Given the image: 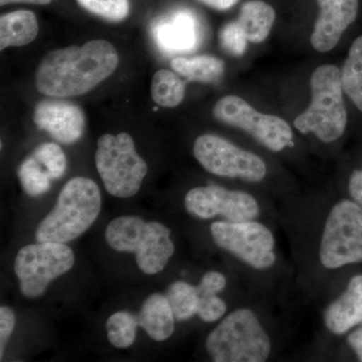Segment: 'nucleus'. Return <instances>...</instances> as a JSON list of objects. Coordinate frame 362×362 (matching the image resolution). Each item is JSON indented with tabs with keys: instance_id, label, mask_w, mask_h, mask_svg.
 <instances>
[{
	"instance_id": "1",
	"label": "nucleus",
	"mask_w": 362,
	"mask_h": 362,
	"mask_svg": "<svg viewBox=\"0 0 362 362\" xmlns=\"http://www.w3.org/2000/svg\"><path fill=\"white\" fill-rule=\"evenodd\" d=\"M118 65V52L110 42L90 40L45 54L35 71V86L47 97H78L110 77Z\"/></svg>"
},
{
	"instance_id": "2",
	"label": "nucleus",
	"mask_w": 362,
	"mask_h": 362,
	"mask_svg": "<svg viewBox=\"0 0 362 362\" xmlns=\"http://www.w3.org/2000/svg\"><path fill=\"white\" fill-rule=\"evenodd\" d=\"M102 197L95 181L74 177L59 192L54 209L35 230L37 243H66L89 230L101 211Z\"/></svg>"
},
{
	"instance_id": "3",
	"label": "nucleus",
	"mask_w": 362,
	"mask_h": 362,
	"mask_svg": "<svg viewBox=\"0 0 362 362\" xmlns=\"http://www.w3.org/2000/svg\"><path fill=\"white\" fill-rule=\"evenodd\" d=\"M171 230L158 221H145L139 216H119L107 226V244L117 252H134L138 268L156 275L165 268L175 254Z\"/></svg>"
},
{
	"instance_id": "4",
	"label": "nucleus",
	"mask_w": 362,
	"mask_h": 362,
	"mask_svg": "<svg viewBox=\"0 0 362 362\" xmlns=\"http://www.w3.org/2000/svg\"><path fill=\"white\" fill-rule=\"evenodd\" d=\"M310 87V106L295 119V127L303 134L313 133L322 142L337 141L347 124L341 71L334 65L318 66L312 74Z\"/></svg>"
},
{
	"instance_id": "5",
	"label": "nucleus",
	"mask_w": 362,
	"mask_h": 362,
	"mask_svg": "<svg viewBox=\"0 0 362 362\" xmlns=\"http://www.w3.org/2000/svg\"><path fill=\"white\" fill-rule=\"evenodd\" d=\"M207 352L216 362H263L271 354V340L250 309H238L209 335Z\"/></svg>"
},
{
	"instance_id": "6",
	"label": "nucleus",
	"mask_w": 362,
	"mask_h": 362,
	"mask_svg": "<svg viewBox=\"0 0 362 362\" xmlns=\"http://www.w3.org/2000/svg\"><path fill=\"white\" fill-rule=\"evenodd\" d=\"M95 163L107 192L128 199L139 192L148 168L128 133L104 134L98 140Z\"/></svg>"
},
{
	"instance_id": "7",
	"label": "nucleus",
	"mask_w": 362,
	"mask_h": 362,
	"mask_svg": "<svg viewBox=\"0 0 362 362\" xmlns=\"http://www.w3.org/2000/svg\"><path fill=\"white\" fill-rule=\"evenodd\" d=\"M321 264L338 269L362 262V206L342 201L332 207L319 250Z\"/></svg>"
},
{
	"instance_id": "8",
	"label": "nucleus",
	"mask_w": 362,
	"mask_h": 362,
	"mask_svg": "<svg viewBox=\"0 0 362 362\" xmlns=\"http://www.w3.org/2000/svg\"><path fill=\"white\" fill-rule=\"evenodd\" d=\"M75 255L64 243H37L20 250L14 261V273L20 291L26 298H37L54 279L73 268Z\"/></svg>"
},
{
	"instance_id": "9",
	"label": "nucleus",
	"mask_w": 362,
	"mask_h": 362,
	"mask_svg": "<svg viewBox=\"0 0 362 362\" xmlns=\"http://www.w3.org/2000/svg\"><path fill=\"white\" fill-rule=\"evenodd\" d=\"M214 242L244 263L265 270L275 264V239L265 225L257 221H216L211 226Z\"/></svg>"
},
{
	"instance_id": "10",
	"label": "nucleus",
	"mask_w": 362,
	"mask_h": 362,
	"mask_svg": "<svg viewBox=\"0 0 362 362\" xmlns=\"http://www.w3.org/2000/svg\"><path fill=\"white\" fill-rule=\"evenodd\" d=\"M213 114L220 122L246 131L272 151H281L292 141L289 124L280 117L259 113L240 97L221 98Z\"/></svg>"
},
{
	"instance_id": "11",
	"label": "nucleus",
	"mask_w": 362,
	"mask_h": 362,
	"mask_svg": "<svg viewBox=\"0 0 362 362\" xmlns=\"http://www.w3.org/2000/svg\"><path fill=\"white\" fill-rule=\"evenodd\" d=\"M194 154L202 168L214 175L259 182L267 175L265 162L256 154L213 134L199 136Z\"/></svg>"
},
{
	"instance_id": "12",
	"label": "nucleus",
	"mask_w": 362,
	"mask_h": 362,
	"mask_svg": "<svg viewBox=\"0 0 362 362\" xmlns=\"http://www.w3.org/2000/svg\"><path fill=\"white\" fill-rule=\"evenodd\" d=\"M188 213L202 220L223 216L228 221H252L258 216V202L251 194L218 185L195 187L185 195Z\"/></svg>"
},
{
	"instance_id": "13",
	"label": "nucleus",
	"mask_w": 362,
	"mask_h": 362,
	"mask_svg": "<svg viewBox=\"0 0 362 362\" xmlns=\"http://www.w3.org/2000/svg\"><path fill=\"white\" fill-rule=\"evenodd\" d=\"M33 121L40 129L64 144L77 142L86 127L84 112L64 100H45L35 106Z\"/></svg>"
},
{
	"instance_id": "14",
	"label": "nucleus",
	"mask_w": 362,
	"mask_h": 362,
	"mask_svg": "<svg viewBox=\"0 0 362 362\" xmlns=\"http://www.w3.org/2000/svg\"><path fill=\"white\" fill-rule=\"evenodd\" d=\"M319 11L311 45L317 52H329L341 39L343 33L356 20L358 0H317Z\"/></svg>"
},
{
	"instance_id": "15",
	"label": "nucleus",
	"mask_w": 362,
	"mask_h": 362,
	"mask_svg": "<svg viewBox=\"0 0 362 362\" xmlns=\"http://www.w3.org/2000/svg\"><path fill=\"white\" fill-rule=\"evenodd\" d=\"M151 33L157 47L168 54L194 52L202 40L199 21L188 11L159 18L152 25Z\"/></svg>"
},
{
	"instance_id": "16",
	"label": "nucleus",
	"mask_w": 362,
	"mask_h": 362,
	"mask_svg": "<svg viewBox=\"0 0 362 362\" xmlns=\"http://www.w3.org/2000/svg\"><path fill=\"white\" fill-rule=\"evenodd\" d=\"M326 327L341 335L362 323V276L350 280L346 290L328 307L324 315Z\"/></svg>"
},
{
	"instance_id": "17",
	"label": "nucleus",
	"mask_w": 362,
	"mask_h": 362,
	"mask_svg": "<svg viewBox=\"0 0 362 362\" xmlns=\"http://www.w3.org/2000/svg\"><path fill=\"white\" fill-rule=\"evenodd\" d=\"M136 318L139 327L156 341H164L175 332V315L164 295L156 293L147 298Z\"/></svg>"
},
{
	"instance_id": "18",
	"label": "nucleus",
	"mask_w": 362,
	"mask_h": 362,
	"mask_svg": "<svg viewBox=\"0 0 362 362\" xmlns=\"http://www.w3.org/2000/svg\"><path fill=\"white\" fill-rule=\"evenodd\" d=\"M39 35V23L33 11H11L0 18V49L30 45Z\"/></svg>"
},
{
	"instance_id": "19",
	"label": "nucleus",
	"mask_w": 362,
	"mask_h": 362,
	"mask_svg": "<svg viewBox=\"0 0 362 362\" xmlns=\"http://www.w3.org/2000/svg\"><path fill=\"white\" fill-rule=\"evenodd\" d=\"M273 7L262 0H250L240 8L239 23L246 35L247 42L259 44L268 37L275 21Z\"/></svg>"
},
{
	"instance_id": "20",
	"label": "nucleus",
	"mask_w": 362,
	"mask_h": 362,
	"mask_svg": "<svg viewBox=\"0 0 362 362\" xmlns=\"http://www.w3.org/2000/svg\"><path fill=\"white\" fill-rule=\"evenodd\" d=\"M171 66L182 77L204 83L218 81L225 70L223 62L211 56L175 58L171 61Z\"/></svg>"
},
{
	"instance_id": "21",
	"label": "nucleus",
	"mask_w": 362,
	"mask_h": 362,
	"mask_svg": "<svg viewBox=\"0 0 362 362\" xmlns=\"http://www.w3.org/2000/svg\"><path fill=\"white\" fill-rule=\"evenodd\" d=\"M341 80L345 94L362 112V35L350 47L341 70Z\"/></svg>"
},
{
	"instance_id": "22",
	"label": "nucleus",
	"mask_w": 362,
	"mask_h": 362,
	"mask_svg": "<svg viewBox=\"0 0 362 362\" xmlns=\"http://www.w3.org/2000/svg\"><path fill=\"white\" fill-rule=\"evenodd\" d=\"M185 85L175 73L165 69L157 71L151 81V97L164 108H175L183 101Z\"/></svg>"
},
{
	"instance_id": "23",
	"label": "nucleus",
	"mask_w": 362,
	"mask_h": 362,
	"mask_svg": "<svg viewBox=\"0 0 362 362\" xmlns=\"http://www.w3.org/2000/svg\"><path fill=\"white\" fill-rule=\"evenodd\" d=\"M173 309L175 320L185 321L192 318L199 310V292L194 286L185 282H175L165 294Z\"/></svg>"
},
{
	"instance_id": "24",
	"label": "nucleus",
	"mask_w": 362,
	"mask_h": 362,
	"mask_svg": "<svg viewBox=\"0 0 362 362\" xmlns=\"http://www.w3.org/2000/svg\"><path fill=\"white\" fill-rule=\"evenodd\" d=\"M137 327L139 325L136 315L127 311L116 312L106 323L109 342L116 349H128L135 341Z\"/></svg>"
},
{
	"instance_id": "25",
	"label": "nucleus",
	"mask_w": 362,
	"mask_h": 362,
	"mask_svg": "<svg viewBox=\"0 0 362 362\" xmlns=\"http://www.w3.org/2000/svg\"><path fill=\"white\" fill-rule=\"evenodd\" d=\"M18 173L21 187L30 197H40L51 188V176L33 156L23 161Z\"/></svg>"
},
{
	"instance_id": "26",
	"label": "nucleus",
	"mask_w": 362,
	"mask_h": 362,
	"mask_svg": "<svg viewBox=\"0 0 362 362\" xmlns=\"http://www.w3.org/2000/svg\"><path fill=\"white\" fill-rule=\"evenodd\" d=\"M33 156L44 166L52 180H59L65 175L66 170V154L56 143H42L35 149Z\"/></svg>"
},
{
	"instance_id": "27",
	"label": "nucleus",
	"mask_w": 362,
	"mask_h": 362,
	"mask_svg": "<svg viewBox=\"0 0 362 362\" xmlns=\"http://www.w3.org/2000/svg\"><path fill=\"white\" fill-rule=\"evenodd\" d=\"M89 13L109 21H122L130 11L129 0H77Z\"/></svg>"
},
{
	"instance_id": "28",
	"label": "nucleus",
	"mask_w": 362,
	"mask_h": 362,
	"mask_svg": "<svg viewBox=\"0 0 362 362\" xmlns=\"http://www.w3.org/2000/svg\"><path fill=\"white\" fill-rule=\"evenodd\" d=\"M220 42L221 47L226 52L235 57L244 54L247 47L246 35L237 21L228 23L221 28Z\"/></svg>"
},
{
	"instance_id": "29",
	"label": "nucleus",
	"mask_w": 362,
	"mask_h": 362,
	"mask_svg": "<svg viewBox=\"0 0 362 362\" xmlns=\"http://www.w3.org/2000/svg\"><path fill=\"white\" fill-rule=\"evenodd\" d=\"M197 292L199 298L197 315L199 318L206 322H214L221 318L226 311L225 301L216 293L201 291L199 288Z\"/></svg>"
},
{
	"instance_id": "30",
	"label": "nucleus",
	"mask_w": 362,
	"mask_h": 362,
	"mask_svg": "<svg viewBox=\"0 0 362 362\" xmlns=\"http://www.w3.org/2000/svg\"><path fill=\"white\" fill-rule=\"evenodd\" d=\"M16 326L13 311L6 306L0 308V357H4V349Z\"/></svg>"
},
{
	"instance_id": "31",
	"label": "nucleus",
	"mask_w": 362,
	"mask_h": 362,
	"mask_svg": "<svg viewBox=\"0 0 362 362\" xmlns=\"http://www.w3.org/2000/svg\"><path fill=\"white\" fill-rule=\"evenodd\" d=\"M226 280L223 274L218 272H209L202 277L201 283L197 286L199 290L209 293H220L225 289Z\"/></svg>"
},
{
	"instance_id": "32",
	"label": "nucleus",
	"mask_w": 362,
	"mask_h": 362,
	"mask_svg": "<svg viewBox=\"0 0 362 362\" xmlns=\"http://www.w3.org/2000/svg\"><path fill=\"white\" fill-rule=\"evenodd\" d=\"M349 194L357 204L362 206V170L352 173L349 180Z\"/></svg>"
},
{
	"instance_id": "33",
	"label": "nucleus",
	"mask_w": 362,
	"mask_h": 362,
	"mask_svg": "<svg viewBox=\"0 0 362 362\" xmlns=\"http://www.w3.org/2000/svg\"><path fill=\"white\" fill-rule=\"evenodd\" d=\"M349 342L350 346L356 352L359 361H362V327L349 335Z\"/></svg>"
},
{
	"instance_id": "34",
	"label": "nucleus",
	"mask_w": 362,
	"mask_h": 362,
	"mask_svg": "<svg viewBox=\"0 0 362 362\" xmlns=\"http://www.w3.org/2000/svg\"><path fill=\"white\" fill-rule=\"evenodd\" d=\"M199 1L218 11H226L235 6L238 0H199Z\"/></svg>"
},
{
	"instance_id": "35",
	"label": "nucleus",
	"mask_w": 362,
	"mask_h": 362,
	"mask_svg": "<svg viewBox=\"0 0 362 362\" xmlns=\"http://www.w3.org/2000/svg\"><path fill=\"white\" fill-rule=\"evenodd\" d=\"M52 0H0V6H4L13 4H30L35 6H47L51 4Z\"/></svg>"
}]
</instances>
